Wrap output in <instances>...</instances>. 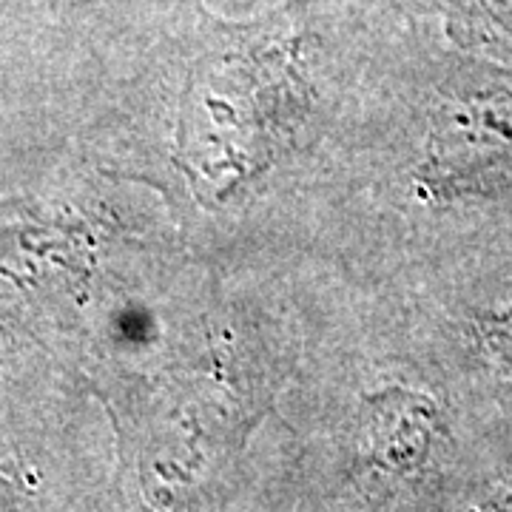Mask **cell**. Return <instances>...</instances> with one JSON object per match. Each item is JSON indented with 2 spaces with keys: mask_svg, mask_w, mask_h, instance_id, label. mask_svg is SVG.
<instances>
[{
  "mask_svg": "<svg viewBox=\"0 0 512 512\" xmlns=\"http://www.w3.org/2000/svg\"><path fill=\"white\" fill-rule=\"evenodd\" d=\"M487 9H493V15L501 20V26H507L512 32V0H481Z\"/></svg>",
  "mask_w": 512,
  "mask_h": 512,
  "instance_id": "3",
  "label": "cell"
},
{
  "mask_svg": "<svg viewBox=\"0 0 512 512\" xmlns=\"http://www.w3.org/2000/svg\"><path fill=\"white\" fill-rule=\"evenodd\" d=\"M478 330H481L484 345L493 350L501 362L512 365V305L501 308V311L487 313L481 319Z\"/></svg>",
  "mask_w": 512,
  "mask_h": 512,
  "instance_id": "2",
  "label": "cell"
},
{
  "mask_svg": "<svg viewBox=\"0 0 512 512\" xmlns=\"http://www.w3.org/2000/svg\"><path fill=\"white\" fill-rule=\"evenodd\" d=\"M504 180H512V89L461 94L436 131L433 183L464 194Z\"/></svg>",
  "mask_w": 512,
  "mask_h": 512,
  "instance_id": "1",
  "label": "cell"
}]
</instances>
